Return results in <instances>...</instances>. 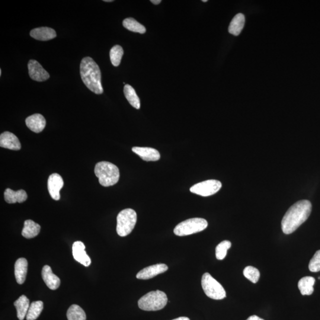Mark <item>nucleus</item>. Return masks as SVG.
Listing matches in <instances>:
<instances>
[{"mask_svg": "<svg viewBox=\"0 0 320 320\" xmlns=\"http://www.w3.org/2000/svg\"><path fill=\"white\" fill-rule=\"evenodd\" d=\"M132 152L139 156L144 161L156 162L160 158V154L158 150L150 147H133Z\"/></svg>", "mask_w": 320, "mask_h": 320, "instance_id": "15", "label": "nucleus"}, {"mask_svg": "<svg viewBox=\"0 0 320 320\" xmlns=\"http://www.w3.org/2000/svg\"><path fill=\"white\" fill-rule=\"evenodd\" d=\"M0 146L2 148L18 151L21 149V144L14 134L4 132L0 136Z\"/></svg>", "mask_w": 320, "mask_h": 320, "instance_id": "13", "label": "nucleus"}, {"mask_svg": "<svg viewBox=\"0 0 320 320\" xmlns=\"http://www.w3.org/2000/svg\"><path fill=\"white\" fill-rule=\"evenodd\" d=\"M151 2L152 4L155 5L159 4L162 2L161 0H151Z\"/></svg>", "mask_w": 320, "mask_h": 320, "instance_id": "33", "label": "nucleus"}, {"mask_svg": "<svg viewBox=\"0 0 320 320\" xmlns=\"http://www.w3.org/2000/svg\"><path fill=\"white\" fill-rule=\"evenodd\" d=\"M201 284L204 294L210 298L220 300L226 297V292L223 286L209 273L203 274Z\"/></svg>", "mask_w": 320, "mask_h": 320, "instance_id": "7", "label": "nucleus"}, {"mask_svg": "<svg viewBox=\"0 0 320 320\" xmlns=\"http://www.w3.org/2000/svg\"><path fill=\"white\" fill-rule=\"evenodd\" d=\"M42 277L46 286L51 290H56L60 286V280L58 277L53 274L50 266H44L42 270Z\"/></svg>", "mask_w": 320, "mask_h": 320, "instance_id": "14", "label": "nucleus"}, {"mask_svg": "<svg viewBox=\"0 0 320 320\" xmlns=\"http://www.w3.org/2000/svg\"><path fill=\"white\" fill-rule=\"evenodd\" d=\"M40 231V226L39 224L34 222V220H25L22 234L24 238L30 239L39 234Z\"/></svg>", "mask_w": 320, "mask_h": 320, "instance_id": "20", "label": "nucleus"}, {"mask_svg": "<svg viewBox=\"0 0 320 320\" xmlns=\"http://www.w3.org/2000/svg\"><path fill=\"white\" fill-rule=\"evenodd\" d=\"M94 174L99 183L104 187H110L116 184L120 180V170L116 166L108 162L96 164Z\"/></svg>", "mask_w": 320, "mask_h": 320, "instance_id": "3", "label": "nucleus"}, {"mask_svg": "<svg viewBox=\"0 0 320 320\" xmlns=\"http://www.w3.org/2000/svg\"><path fill=\"white\" fill-rule=\"evenodd\" d=\"M243 274L248 280L254 284L257 283L260 276V272L258 268L250 266L244 268L243 270Z\"/></svg>", "mask_w": 320, "mask_h": 320, "instance_id": "30", "label": "nucleus"}, {"mask_svg": "<svg viewBox=\"0 0 320 320\" xmlns=\"http://www.w3.org/2000/svg\"><path fill=\"white\" fill-rule=\"evenodd\" d=\"M316 280L312 276H306L302 278L298 284L300 293L302 296H310L314 292V286Z\"/></svg>", "mask_w": 320, "mask_h": 320, "instance_id": "23", "label": "nucleus"}, {"mask_svg": "<svg viewBox=\"0 0 320 320\" xmlns=\"http://www.w3.org/2000/svg\"><path fill=\"white\" fill-rule=\"evenodd\" d=\"M245 24V16L242 14L235 16L230 23L228 32L234 36H238L241 33Z\"/></svg>", "mask_w": 320, "mask_h": 320, "instance_id": "22", "label": "nucleus"}, {"mask_svg": "<svg viewBox=\"0 0 320 320\" xmlns=\"http://www.w3.org/2000/svg\"><path fill=\"white\" fill-rule=\"evenodd\" d=\"M172 320H190V319L188 318H186V316H181V318H178Z\"/></svg>", "mask_w": 320, "mask_h": 320, "instance_id": "34", "label": "nucleus"}, {"mask_svg": "<svg viewBox=\"0 0 320 320\" xmlns=\"http://www.w3.org/2000/svg\"><path fill=\"white\" fill-rule=\"evenodd\" d=\"M168 302L167 295L162 291H152L138 300L140 309L147 312L158 311L164 308Z\"/></svg>", "mask_w": 320, "mask_h": 320, "instance_id": "4", "label": "nucleus"}, {"mask_svg": "<svg viewBox=\"0 0 320 320\" xmlns=\"http://www.w3.org/2000/svg\"><path fill=\"white\" fill-rule=\"evenodd\" d=\"M168 266L165 264H156L143 268L138 273L136 278L138 280H147L164 273L168 270Z\"/></svg>", "mask_w": 320, "mask_h": 320, "instance_id": "11", "label": "nucleus"}, {"mask_svg": "<svg viewBox=\"0 0 320 320\" xmlns=\"http://www.w3.org/2000/svg\"><path fill=\"white\" fill-rule=\"evenodd\" d=\"M123 55V48L120 46H115L112 48L110 51V58L111 62L114 66H120Z\"/></svg>", "mask_w": 320, "mask_h": 320, "instance_id": "28", "label": "nucleus"}, {"mask_svg": "<svg viewBox=\"0 0 320 320\" xmlns=\"http://www.w3.org/2000/svg\"><path fill=\"white\" fill-rule=\"evenodd\" d=\"M14 306L17 310L18 318L19 320H24L27 316L30 304V300L25 296H22L14 302Z\"/></svg>", "mask_w": 320, "mask_h": 320, "instance_id": "21", "label": "nucleus"}, {"mask_svg": "<svg viewBox=\"0 0 320 320\" xmlns=\"http://www.w3.org/2000/svg\"><path fill=\"white\" fill-rule=\"evenodd\" d=\"M31 37L34 39L48 41L54 39L56 37V33L53 28L47 27H41L32 30L30 33Z\"/></svg>", "mask_w": 320, "mask_h": 320, "instance_id": "17", "label": "nucleus"}, {"mask_svg": "<svg viewBox=\"0 0 320 320\" xmlns=\"http://www.w3.org/2000/svg\"><path fill=\"white\" fill-rule=\"evenodd\" d=\"M28 263L24 258H18L14 265V274L16 281L18 284H24L26 278Z\"/></svg>", "mask_w": 320, "mask_h": 320, "instance_id": "18", "label": "nucleus"}, {"mask_svg": "<svg viewBox=\"0 0 320 320\" xmlns=\"http://www.w3.org/2000/svg\"><path fill=\"white\" fill-rule=\"evenodd\" d=\"M123 26L126 30L133 32H137L140 34H145L146 28L133 18H127L123 22Z\"/></svg>", "mask_w": 320, "mask_h": 320, "instance_id": "27", "label": "nucleus"}, {"mask_svg": "<svg viewBox=\"0 0 320 320\" xmlns=\"http://www.w3.org/2000/svg\"><path fill=\"white\" fill-rule=\"evenodd\" d=\"M105 2H113V0H104Z\"/></svg>", "mask_w": 320, "mask_h": 320, "instance_id": "35", "label": "nucleus"}, {"mask_svg": "<svg viewBox=\"0 0 320 320\" xmlns=\"http://www.w3.org/2000/svg\"><path fill=\"white\" fill-rule=\"evenodd\" d=\"M206 220L200 218L188 219L178 224L174 229V233L178 236H186L204 231L207 228Z\"/></svg>", "mask_w": 320, "mask_h": 320, "instance_id": "6", "label": "nucleus"}, {"mask_svg": "<svg viewBox=\"0 0 320 320\" xmlns=\"http://www.w3.org/2000/svg\"><path fill=\"white\" fill-rule=\"evenodd\" d=\"M28 199V194L24 190L14 191L8 188L4 192V200L8 204L23 203Z\"/></svg>", "mask_w": 320, "mask_h": 320, "instance_id": "19", "label": "nucleus"}, {"mask_svg": "<svg viewBox=\"0 0 320 320\" xmlns=\"http://www.w3.org/2000/svg\"><path fill=\"white\" fill-rule=\"evenodd\" d=\"M28 66L30 78L34 81L42 82L50 78V74L37 60H30Z\"/></svg>", "mask_w": 320, "mask_h": 320, "instance_id": "9", "label": "nucleus"}, {"mask_svg": "<svg viewBox=\"0 0 320 320\" xmlns=\"http://www.w3.org/2000/svg\"><path fill=\"white\" fill-rule=\"evenodd\" d=\"M124 96L130 104L136 110H139L140 106V98L132 86L126 84L124 86Z\"/></svg>", "mask_w": 320, "mask_h": 320, "instance_id": "24", "label": "nucleus"}, {"mask_svg": "<svg viewBox=\"0 0 320 320\" xmlns=\"http://www.w3.org/2000/svg\"><path fill=\"white\" fill-rule=\"evenodd\" d=\"M80 68L82 81L86 87L96 94H103L100 70L94 60L90 57L84 58Z\"/></svg>", "mask_w": 320, "mask_h": 320, "instance_id": "2", "label": "nucleus"}, {"mask_svg": "<svg viewBox=\"0 0 320 320\" xmlns=\"http://www.w3.org/2000/svg\"><path fill=\"white\" fill-rule=\"evenodd\" d=\"M247 320H264L260 318H258L257 316H249Z\"/></svg>", "mask_w": 320, "mask_h": 320, "instance_id": "32", "label": "nucleus"}, {"mask_svg": "<svg viewBox=\"0 0 320 320\" xmlns=\"http://www.w3.org/2000/svg\"><path fill=\"white\" fill-rule=\"evenodd\" d=\"M28 129L35 133L41 132L46 126V120L42 115L36 114L28 116L26 120Z\"/></svg>", "mask_w": 320, "mask_h": 320, "instance_id": "16", "label": "nucleus"}, {"mask_svg": "<svg viewBox=\"0 0 320 320\" xmlns=\"http://www.w3.org/2000/svg\"><path fill=\"white\" fill-rule=\"evenodd\" d=\"M63 179L59 174H51L48 180V188L50 194L53 200H60V190L64 186Z\"/></svg>", "mask_w": 320, "mask_h": 320, "instance_id": "10", "label": "nucleus"}, {"mask_svg": "<svg viewBox=\"0 0 320 320\" xmlns=\"http://www.w3.org/2000/svg\"><path fill=\"white\" fill-rule=\"evenodd\" d=\"M309 270L312 272L320 271V250L316 251L312 260H310Z\"/></svg>", "mask_w": 320, "mask_h": 320, "instance_id": "31", "label": "nucleus"}, {"mask_svg": "<svg viewBox=\"0 0 320 320\" xmlns=\"http://www.w3.org/2000/svg\"><path fill=\"white\" fill-rule=\"evenodd\" d=\"M2 70H0V76H2Z\"/></svg>", "mask_w": 320, "mask_h": 320, "instance_id": "37", "label": "nucleus"}, {"mask_svg": "<svg viewBox=\"0 0 320 320\" xmlns=\"http://www.w3.org/2000/svg\"><path fill=\"white\" fill-rule=\"evenodd\" d=\"M44 309V303L38 300L31 303L26 316L27 320H36L40 315Z\"/></svg>", "mask_w": 320, "mask_h": 320, "instance_id": "26", "label": "nucleus"}, {"mask_svg": "<svg viewBox=\"0 0 320 320\" xmlns=\"http://www.w3.org/2000/svg\"><path fill=\"white\" fill-rule=\"evenodd\" d=\"M222 187L220 182L216 180H208L200 182L190 188L192 193L206 197L212 196L218 192Z\"/></svg>", "mask_w": 320, "mask_h": 320, "instance_id": "8", "label": "nucleus"}, {"mask_svg": "<svg viewBox=\"0 0 320 320\" xmlns=\"http://www.w3.org/2000/svg\"><path fill=\"white\" fill-rule=\"evenodd\" d=\"M85 249L84 243L80 241L76 242L72 245V254L76 262L86 267H88L91 264L92 261L90 258L86 254Z\"/></svg>", "mask_w": 320, "mask_h": 320, "instance_id": "12", "label": "nucleus"}, {"mask_svg": "<svg viewBox=\"0 0 320 320\" xmlns=\"http://www.w3.org/2000/svg\"><path fill=\"white\" fill-rule=\"evenodd\" d=\"M232 247V242L225 240L220 242L216 249V258L218 260H222L226 257L227 251Z\"/></svg>", "mask_w": 320, "mask_h": 320, "instance_id": "29", "label": "nucleus"}, {"mask_svg": "<svg viewBox=\"0 0 320 320\" xmlns=\"http://www.w3.org/2000/svg\"><path fill=\"white\" fill-rule=\"evenodd\" d=\"M136 220V213L134 210L128 208L120 211L117 216L118 234L120 236L129 235L135 227Z\"/></svg>", "mask_w": 320, "mask_h": 320, "instance_id": "5", "label": "nucleus"}, {"mask_svg": "<svg viewBox=\"0 0 320 320\" xmlns=\"http://www.w3.org/2000/svg\"><path fill=\"white\" fill-rule=\"evenodd\" d=\"M68 320H86V313L81 307L74 304L68 310L66 313Z\"/></svg>", "mask_w": 320, "mask_h": 320, "instance_id": "25", "label": "nucleus"}, {"mask_svg": "<svg viewBox=\"0 0 320 320\" xmlns=\"http://www.w3.org/2000/svg\"><path fill=\"white\" fill-rule=\"evenodd\" d=\"M208 2V0H202V2Z\"/></svg>", "mask_w": 320, "mask_h": 320, "instance_id": "36", "label": "nucleus"}, {"mask_svg": "<svg viewBox=\"0 0 320 320\" xmlns=\"http://www.w3.org/2000/svg\"><path fill=\"white\" fill-rule=\"evenodd\" d=\"M312 204L309 200H302L297 202L288 210L282 220V232L286 234H290L305 222L311 214Z\"/></svg>", "mask_w": 320, "mask_h": 320, "instance_id": "1", "label": "nucleus"}]
</instances>
